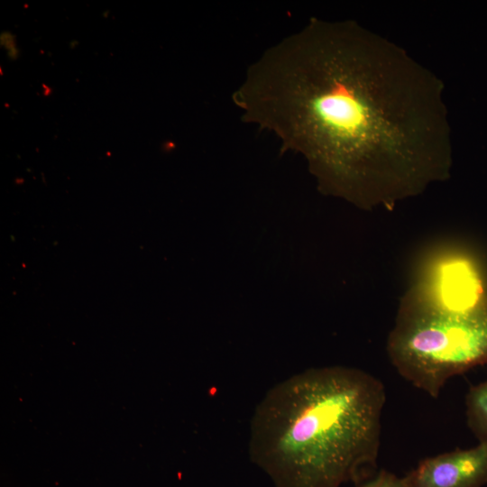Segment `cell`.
<instances>
[{
	"mask_svg": "<svg viewBox=\"0 0 487 487\" xmlns=\"http://www.w3.org/2000/svg\"><path fill=\"white\" fill-rule=\"evenodd\" d=\"M444 89L357 22L311 18L250 65L232 99L244 122L305 157L323 193L370 210L450 177Z\"/></svg>",
	"mask_w": 487,
	"mask_h": 487,
	"instance_id": "1",
	"label": "cell"
},
{
	"mask_svg": "<svg viewBox=\"0 0 487 487\" xmlns=\"http://www.w3.org/2000/svg\"><path fill=\"white\" fill-rule=\"evenodd\" d=\"M385 388L354 367L307 369L276 383L250 422L249 456L275 487H341L377 467Z\"/></svg>",
	"mask_w": 487,
	"mask_h": 487,
	"instance_id": "2",
	"label": "cell"
},
{
	"mask_svg": "<svg viewBox=\"0 0 487 487\" xmlns=\"http://www.w3.org/2000/svg\"><path fill=\"white\" fill-rule=\"evenodd\" d=\"M386 348L398 373L436 399L449 379L487 365V300L469 310H446L408 289Z\"/></svg>",
	"mask_w": 487,
	"mask_h": 487,
	"instance_id": "3",
	"label": "cell"
},
{
	"mask_svg": "<svg viewBox=\"0 0 487 487\" xmlns=\"http://www.w3.org/2000/svg\"><path fill=\"white\" fill-rule=\"evenodd\" d=\"M409 289L437 308L464 311L487 300V277L475 254L445 244L423 258Z\"/></svg>",
	"mask_w": 487,
	"mask_h": 487,
	"instance_id": "4",
	"label": "cell"
},
{
	"mask_svg": "<svg viewBox=\"0 0 487 487\" xmlns=\"http://www.w3.org/2000/svg\"><path fill=\"white\" fill-rule=\"evenodd\" d=\"M404 480L408 487H482L487 483V443L425 458Z\"/></svg>",
	"mask_w": 487,
	"mask_h": 487,
	"instance_id": "5",
	"label": "cell"
},
{
	"mask_svg": "<svg viewBox=\"0 0 487 487\" xmlns=\"http://www.w3.org/2000/svg\"><path fill=\"white\" fill-rule=\"evenodd\" d=\"M467 426L480 443H487V380L473 386L465 397Z\"/></svg>",
	"mask_w": 487,
	"mask_h": 487,
	"instance_id": "6",
	"label": "cell"
},
{
	"mask_svg": "<svg viewBox=\"0 0 487 487\" xmlns=\"http://www.w3.org/2000/svg\"><path fill=\"white\" fill-rule=\"evenodd\" d=\"M355 487H408V485L404 477H399L382 469L372 477L356 484Z\"/></svg>",
	"mask_w": 487,
	"mask_h": 487,
	"instance_id": "7",
	"label": "cell"
}]
</instances>
